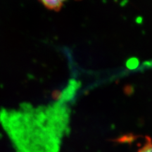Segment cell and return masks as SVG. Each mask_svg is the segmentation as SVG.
<instances>
[{"mask_svg": "<svg viewBox=\"0 0 152 152\" xmlns=\"http://www.w3.org/2000/svg\"><path fill=\"white\" fill-rule=\"evenodd\" d=\"M47 9L53 11H58L61 9L67 0H39Z\"/></svg>", "mask_w": 152, "mask_h": 152, "instance_id": "1", "label": "cell"}, {"mask_svg": "<svg viewBox=\"0 0 152 152\" xmlns=\"http://www.w3.org/2000/svg\"><path fill=\"white\" fill-rule=\"evenodd\" d=\"M138 152H152V142H149L139 150Z\"/></svg>", "mask_w": 152, "mask_h": 152, "instance_id": "2", "label": "cell"}]
</instances>
